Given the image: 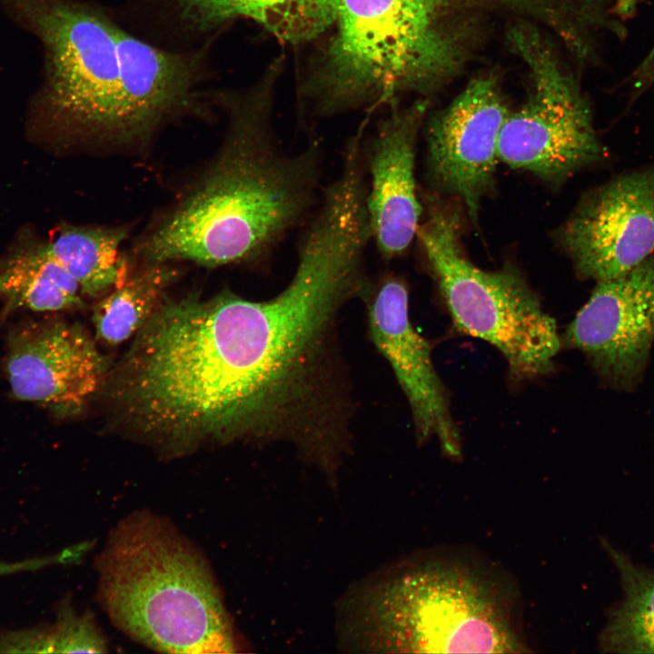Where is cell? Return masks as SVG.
<instances>
[{"label":"cell","mask_w":654,"mask_h":654,"mask_svg":"<svg viewBox=\"0 0 654 654\" xmlns=\"http://www.w3.org/2000/svg\"><path fill=\"white\" fill-rule=\"evenodd\" d=\"M45 49L34 109L38 131L125 143L150 134L195 96L199 69L186 52L145 41L80 0H1Z\"/></svg>","instance_id":"6da1fadb"},{"label":"cell","mask_w":654,"mask_h":654,"mask_svg":"<svg viewBox=\"0 0 654 654\" xmlns=\"http://www.w3.org/2000/svg\"><path fill=\"white\" fill-rule=\"evenodd\" d=\"M260 105L236 108L201 180L140 246L149 263L217 267L267 257L315 207L322 145L285 151Z\"/></svg>","instance_id":"7a4b0ae2"},{"label":"cell","mask_w":654,"mask_h":654,"mask_svg":"<svg viewBox=\"0 0 654 654\" xmlns=\"http://www.w3.org/2000/svg\"><path fill=\"white\" fill-rule=\"evenodd\" d=\"M356 609L362 645L393 652L528 653L522 599L498 562L441 547L394 566Z\"/></svg>","instance_id":"3957f363"},{"label":"cell","mask_w":654,"mask_h":654,"mask_svg":"<svg viewBox=\"0 0 654 654\" xmlns=\"http://www.w3.org/2000/svg\"><path fill=\"white\" fill-rule=\"evenodd\" d=\"M95 570L99 604L138 643L167 653L238 651L208 561L167 519L145 510L122 519Z\"/></svg>","instance_id":"277c9868"},{"label":"cell","mask_w":654,"mask_h":654,"mask_svg":"<svg viewBox=\"0 0 654 654\" xmlns=\"http://www.w3.org/2000/svg\"><path fill=\"white\" fill-rule=\"evenodd\" d=\"M417 235L457 330L495 347L515 381L550 373L561 338L522 274L510 264L484 271L471 263L461 248L459 213L437 197H428Z\"/></svg>","instance_id":"5b68a950"},{"label":"cell","mask_w":654,"mask_h":654,"mask_svg":"<svg viewBox=\"0 0 654 654\" xmlns=\"http://www.w3.org/2000/svg\"><path fill=\"white\" fill-rule=\"evenodd\" d=\"M339 31L332 50L342 79L332 97L431 87L464 58L459 36L413 0H334Z\"/></svg>","instance_id":"8992f818"},{"label":"cell","mask_w":654,"mask_h":654,"mask_svg":"<svg viewBox=\"0 0 654 654\" xmlns=\"http://www.w3.org/2000/svg\"><path fill=\"white\" fill-rule=\"evenodd\" d=\"M509 41L528 69L530 91L503 123L499 160L552 182L604 160L589 101L540 31L521 23Z\"/></svg>","instance_id":"52a82bcc"},{"label":"cell","mask_w":654,"mask_h":654,"mask_svg":"<svg viewBox=\"0 0 654 654\" xmlns=\"http://www.w3.org/2000/svg\"><path fill=\"white\" fill-rule=\"evenodd\" d=\"M596 283L561 344L581 352L607 385L631 391L643 378L654 342V253Z\"/></svg>","instance_id":"ba28073f"},{"label":"cell","mask_w":654,"mask_h":654,"mask_svg":"<svg viewBox=\"0 0 654 654\" xmlns=\"http://www.w3.org/2000/svg\"><path fill=\"white\" fill-rule=\"evenodd\" d=\"M581 279L619 276L654 253V164L590 191L560 229Z\"/></svg>","instance_id":"9c48e42d"},{"label":"cell","mask_w":654,"mask_h":654,"mask_svg":"<svg viewBox=\"0 0 654 654\" xmlns=\"http://www.w3.org/2000/svg\"><path fill=\"white\" fill-rule=\"evenodd\" d=\"M508 114L496 78L481 75L427 127L430 178L441 191L458 196L473 221L493 186L499 137Z\"/></svg>","instance_id":"30bf717a"},{"label":"cell","mask_w":654,"mask_h":654,"mask_svg":"<svg viewBox=\"0 0 654 654\" xmlns=\"http://www.w3.org/2000/svg\"><path fill=\"white\" fill-rule=\"evenodd\" d=\"M5 371L16 399L66 417L78 413L99 391L107 362L82 327L28 322L8 335Z\"/></svg>","instance_id":"8fae6325"},{"label":"cell","mask_w":654,"mask_h":654,"mask_svg":"<svg viewBox=\"0 0 654 654\" xmlns=\"http://www.w3.org/2000/svg\"><path fill=\"white\" fill-rule=\"evenodd\" d=\"M364 300L372 343L390 363L411 407L419 442L436 437L444 454L461 455V438L449 398L431 360V347L413 328L403 280L383 276Z\"/></svg>","instance_id":"7c38bea8"},{"label":"cell","mask_w":654,"mask_h":654,"mask_svg":"<svg viewBox=\"0 0 654 654\" xmlns=\"http://www.w3.org/2000/svg\"><path fill=\"white\" fill-rule=\"evenodd\" d=\"M425 110V104L418 103L395 111L371 135H362L372 239L384 259L404 253L420 226L422 206L416 189L415 155Z\"/></svg>","instance_id":"4fadbf2b"},{"label":"cell","mask_w":654,"mask_h":654,"mask_svg":"<svg viewBox=\"0 0 654 654\" xmlns=\"http://www.w3.org/2000/svg\"><path fill=\"white\" fill-rule=\"evenodd\" d=\"M78 282L53 255L48 241L23 231L0 257V297L5 312L18 308L54 312L79 306Z\"/></svg>","instance_id":"5bb4252c"},{"label":"cell","mask_w":654,"mask_h":654,"mask_svg":"<svg viewBox=\"0 0 654 654\" xmlns=\"http://www.w3.org/2000/svg\"><path fill=\"white\" fill-rule=\"evenodd\" d=\"M601 544L619 572L623 599L609 611L599 649L604 653H654V569L636 565L604 539Z\"/></svg>","instance_id":"9a60e30c"},{"label":"cell","mask_w":654,"mask_h":654,"mask_svg":"<svg viewBox=\"0 0 654 654\" xmlns=\"http://www.w3.org/2000/svg\"><path fill=\"white\" fill-rule=\"evenodd\" d=\"M125 235L124 228L65 225L48 243L84 295L94 296L114 289L126 278L119 251Z\"/></svg>","instance_id":"2e32d148"},{"label":"cell","mask_w":654,"mask_h":654,"mask_svg":"<svg viewBox=\"0 0 654 654\" xmlns=\"http://www.w3.org/2000/svg\"><path fill=\"white\" fill-rule=\"evenodd\" d=\"M219 28L236 18L251 19L284 41L300 42L335 20L334 0H193Z\"/></svg>","instance_id":"e0dca14e"},{"label":"cell","mask_w":654,"mask_h":654,"mask_svg":"<svg viewBox=\"0 0 654 654\" xmlns=\"http://www.w3.org/2000/svg\"><path fill=\"white\" fill-rule=\"evenodd\" d=\"M175 276L167 263H149L125 278L94 307L96 336L114 345L137 334L163 303L164 292Z\"/></svg>","instance_id":"ac0fdd59"},{"label":"cell","mask_w":654,"mask_h":654,"mask_svg":"<svg viewBox=\"0 0 654 654\" xmlns=\"http://www.w3.org/2000/svg\"><path fill=\"white\" fill-rule=\"evenodd\" d=\"M0 651L102 653L107 651V643L92 613H77L64 603L52 626L2 635Z\"/></svg>","instance_id":"d6986e66"},{"label":"cell","mask_w":654,"mask_h":654,"mask_svg":"<svg viewBox=\"0 0 654 654\" xmlns=\"http://www.w3.org/2000/svg\"><path fill=\"white\" fill-rule=\"evenodd\" d=\"M629 101L634 102L654 85V43L627 78Z\"/></svg>","instance_id":"ffe728a7"}]
</instances>
